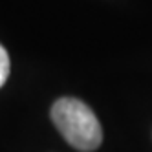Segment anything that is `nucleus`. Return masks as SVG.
Here are the masks:
<instances>
[{
    "instance_id": "obj_1",
    "label": "nucleus",
    "mask_w": 152,
    "mask_h": 152,
    "mask_svg": "<svg viewBox=\"0 0 152 152\" xmlns=\"http://www.w3.org/2000/svg\"><path fill=\"white\" fill-rule=\"evenodd\" d=\"M51 119L61 136L83 152H92L101 145V123L88 104L75 97H62L51 106Z\"/></svg>"
},
{
    "instance_id": "obj_2",
    "label": "nucleus",
    "mask_w": 152,
    "mask_h": 152,
    "mask_svg": "<svg viewBox=\"0 0 152 152\" xmlns=\"http://www.w3.org/2000/svg\"><path fill=\"white\" fill-rule=\"evenodd\" d=\"M9 68H11V64H9V55L6 48L0 44V88L6 84L7 77H9Z\"/></svg>"
}]
</instances>
